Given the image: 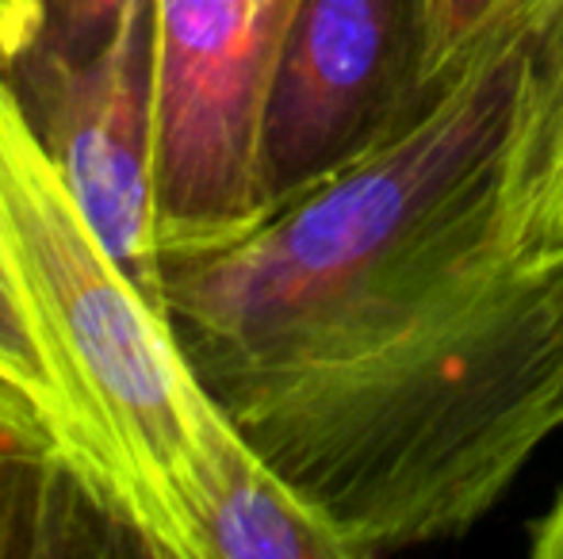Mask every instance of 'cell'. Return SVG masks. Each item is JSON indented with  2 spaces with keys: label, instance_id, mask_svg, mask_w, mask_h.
<instances>
[{
  "label": "cell",
  "instance_id": "1",
  "mask_svg": "<svg viewBox=\"0 0 563 559\" xmlns=\"http://www.w3.org/2000/svg\"><path fill=\"white\" fill-rule=\"evenodd\" d=\"M521 51L223 249L165 257L173 337L356 559L472 533L563 429V249L514 254Z\"/></svg>",
  "mask_w": 563,
  "mask_h": 559
},
{
  "label": "cell",
  "instance_id": "2",
  "mask_svg": "<svg viewBox=\"0 0 563 559\" xmlns=\"http://www.w3.org/2000/svg\"><path fill=\"white\" fill-rule=\"evenodd\" d=\"M0 242L92 448L180 559L173 483L211 403L165 311L112 257L0 77Z\"/></svg>",
  "mask_w": 563,
  "mask_h": 559
},
{
  "label": "cell",
  "instance_id": "3",
  "mask_svg": "<svg viewBox=\"0 0 563 559\" xmlns=\"http://www.w3.org/2000/svg\"><path fill=\"white\" fill-rule=\"evenodd\" d=\"M296 0H157V242L192 257L268 219L261 120Z\"/></svg>",
  "mask_w": 563,
  "mask_h": 559
},
{
  "label": "cell",
  "instance_id": "4",
  "mask_svg": "<svg viewBox=\"0 0 563 559\" xmlns=\"http://www.w3.org/2000/svg\"><path fill=\"white\" fill-rule=\"evenodd\" d=\"M0 77L104 246L165 311L157 242V0L81 66L20 58ZM169 318V314H165Z\"/></svg>",
  "mask_w": 563,
  "mask_h": 559
},
{
  "label": "cell",
  "instance_id": "5",
  "mask_svg": "<svg viewBox=\"0 0 563 559\" xmlns=\"http://www.w3.org/2000/svg\"><path fill=\"white\" fill-rule=\"evenodd\" d=\"M407 89L410 0H296L261 120L268 219L368 154Z\"/></svg>",
  "mask_w": 563,
  "mask_h": 559
},
{
  "label": "cell",
  "instance_id": "6",
  "mask_svg": "<svg viewBox=\"0 0 563 559\" xmlns=\"http://www.w3.org/2000/svg\"><path fill=\"white\" fill-rule=\"evenodd\" d=\"M165 559L119 479L0 376V559Z\"/></svg>",
  "mask_w": 563,
  "mask_h": 559
},
{
  "label": "cell",
  "instance_id": "7",
  "mask_svg": "<svg viewBox=\"0 0 563 559\" xmlns=\"http://www.w3.org/2000/svg\"><path fill=\"white\" fill-rule=\"evenodd\" d=\"M180 559H356L341 529L303 499L211 399L173 483Z\"/></svg>",
  "mask_w": 563,
  "mask_h": 559
},
{
  "label": "cell",
  "instance_id": "8",
  "mask_svg": "<svg viewBox=\"0 0 563 559\" xmlns=\"http://www.w3.org/2000/svg\"><path fill=\"white\" fill-rule=\"evenodd\" d=\"M521 74L503 149L510 246L526 261L563 249V0H526Z\"/></svg>",
  "mask_w": 563,
  "mask_h": 559
},
{
  "label": "cell",
  "instance_id": "9",
  "mask_svg": "<svg viewBox=\"0 0 563 559\" xmlns=\"http://www.w3.org/2000/svg\"><path fill=\"white\" fill-rule=\"evenodd\" d=\"M521 12L526 0H410V89L402 120L483 58L510 51Z\"/></svg>",
  "mask_w": 563,
  "mask_h": 559
},
{
  "label": "cell",
  "instance_id": "10",
  "mask_svg": "<svg viewBox=\"0 0 563 559\" xmlns=\"http://www.w3.org/2000/svg\"><path fill=\"white\" fill-rule=\"evenodd\" d=\"M0 376L15 380L23 391H31L54 418L74 433V440H81V445L104 463V456L92 448L89 433H85L74 403H69V391L58 376L54 353H51V345H46V334H43V326H38L35 311H31L27 291H23L20 277H15V265H12V257H8L4 242H0Z\"/></svg>",
  "mask_w": 563,
  "mask_h": 559
},
{
  "label": "cell",
  "instance_id": "11",
  "mask_svg": "<svg viewBox=\"0 0 563 559\" xmlns=\"http://www.w3.org/2000/svg\"><path fill=\"white\" fill-rule=\"evenodd\" d=\"M131 8L134 0H27L20 38L4 62L35 54V58L81 66L119 35Z\"/></svg>",
  "mask_w": 563,
  "mask_h": 559
},
{
  "label": "cell",
  "instance_id": "12",
  "mask_svg": "<svg viewBox=\"0 0 563 559\" xmlns=\"http://www.w3.org/2000/svg\"><path fill=\"white\" fill-rule=\"evenodd\" d=\"M529 552H533L537 559H563V491L556 494V502H552V506L533 522Z\"/></svg>",
  "mask_w": 563,
  "mask_h": 559
},
{
  "label": "cell",
  "instance_id": "13",
  "mask_svg": "<svg viewBox=\"0 0 563 559\" xmlns=\"http://www.w3.org/2000/svg\"><path fill=\"white\" fill-rule=\"evenodd\" d=\"M23 12H27V0H0V62L8 58V51L20 38Z\"/></svg>",
  "mask_w": 563,
  "mask_h": 559
}]
</instances>
